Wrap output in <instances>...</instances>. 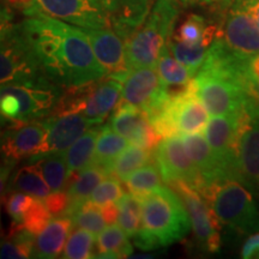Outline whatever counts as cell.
<instances>
[{"mask_svg": "<svg viewBox=\"0 0 259 259\" xmlns=\"http://www.w3.org/2000/svg\"><path fill=\"white\" fill-rule=\"evenodd\" d=\"M18 24L42 73L58 85L77 88L107 76L83 28L42 11Z\"/></svg>", "mask_w": 259, "mask_h": 259, "instance_id": "cell-1", "label": "cell"}, {"mask_svg": "<svg viewBox=\"0 0 259 259\" xmlns=\"http://www.w3.org/2000/svg\"><path fill=\"white\" fill-rule=\"evenodd\" d=\"M143 202L141 228L134 236L143 251L167 247L190 234L192 223L187 209L171 187L160 186L141 197Z\"/></svg>", "mask_w": 259, "mask_h": 259, "instance_id": "cell-2", "label": "cell"}, {"mask_svg": "<svg viewBox=\"0 0 259 259\" xmlns=\"http://www.w3.org/2000/svg\"><path fill=\"white\" fill-rule=\"evenodd\" d=\"M65 88L47 77L2 84V119L6 127L42 120L53 113Z\"/></svg>", "mask_w": 259, "mask_h": 259, "instance_id": "cell-3", "label": "cell"}, {"mask_svg": "<svg viewBox=\"0 0 259 259\" xmlns=\"http://www.w3.org/2000/svg\"><path fill=\"white\" fill-rule=\"evenodd\" d=\"M180 0H156L145 22L125 41L130 70L156 67L180 14Z\"/></svg>", "mask_w": 259, "mask_h": 259, "instance_id": "cell-4", "label": "cell"}, {"mask_svg": "<svg viewBox=\"0 0 259 259\" xmlns=\"http://www.w3.org/2000/svg\"><path fill=\"white\" fill-rule=\"evenodd\" d=\"M168 93L167 103L150 120L162 138L202 134L208 126L209 112L199 99L194 79L179 89L168 87Z\"/></svg>", "mask_w": 259, "mask_h": 259, "instance_id": "cell-5", "label": "cell"}, {"mask_svg": "<svg viewBox=\"0 0 259 259\" xmlns=\"http://www.w3.org/2000/svg\"><path fill=\"white\" fill-rule=\"evenodd\" d=\"M220 222L239 234L259 232V210L250 191L236 180H227L210 187L204 194Z\"/></svg>", "mask_w": 259, "mask_h": 259, "instance_id": "cell-6", "label": "cell"}, {"mask_svg": "<svg viewBox=\"0 0 259 259\" xmlns=\"http://www.w3.org/2000/svg\"><path fill=\"white\" fill-rule=\"evenodd\" d=\"M0 82L19 83L46 77L32 56L30 47L14 22L10 6L2 8V52H0Z\"/></svg>", "mask_w": 259, "mask_h": 259, "instance_id": "cell-7", "label": "cell"}, {"mask_svg": "<svg viewBox=\"0 0 259 259\" xmlns=\"http://www.w3.org/2000/svg\"><path fill=\"white\" fill-rule=\"evenodd\" d=\"M194 82L197 92L209 114L216 115H259V107L247 92L231 78L211 71L199 69Z\"/></svg>", "mask_w": 259, "mask_h": 259, "instance_id": "cell-8", "label": "cell"}, {"mask_svg": "<svg viewBox=\"0 0 259 259\" xmlns=\"http://www.w3.org/2000/svg\"><path fill=\"white\" fill-rule=\"evenodd\" d=\"M248 118V114L216 115L209 120L205 128V137L226 180L239 181V142Z\"/></svg>", "mask_w": 259, "mask_h": 259, "instance_id": "cell-9", "label": "cell"}, {"mask_svg": "<svg viewBox=\"0 0 259 259\" xmlns=\"http://www.w3.org/2000/svg\"><path fill=\"white\" fill-rule=\"evenodd\" d=\"M168 186L176 191L185 204L198 247L208 253H218L221 248V222L208 200L198 191L181 181H177Z\"/></svg>", "mask_w": 259, "mask_h": 259, "instance_id": "cell-10", "label": "cell"}, {"mask_svg": "<svg viewBox=\"0 0 259 259\" xmlns=\"http://www.w3.org/2000/svg\"><path fill=\"white\" fill-rule=\"evenodd\" d=\"M168 99V85L161 78L156 67L131 70L122 87L121 102L141 108L150 120L161 112Z\"/></svg>", "mask_w": 259, "mask_h": 259, "instance_id": "cell-11", "label": "cell"}, {"mask_svg": "<svg viewBox=\"0 0 259 259\" xmlns=\"http://www.w3.org/2000/svg\"><path fill=\"white\" fill-rule=\"evenodd\" d=\"M154 161L160 169L162 180L168 185L181 181L200 194L205 190L202 174L187 154L181 137L163 138L155 149Z\"/></svg>", "mask_w": 259, "mask_h": 259, "instance_id": "cell-12", "label": "cell"}, {"mask_svg": "<svg viewBox=\"0 0 259 259\" xmlns=\"http://www.w3.org/2000/svg\"><path fill=\"white\" fill-rule=\"evenodd\" d=\"M40 11L83 29L112 28L102 0H36Z\"/></svg>", "mask_w": 259, "mask_h": 259, "instance_id": "cell-13", "label": "cell"}, {"mask_svg": "<svg viewBox=\"0 0 259 259\" xmlns=\"http://www.w3.org/2000/svg\"><path fill=\"white\" fill-rule=\"evenodd\" d=\"M42 122L47 128L46 139L37 153L25 160L27 164L36 163L47 155L65 151L93 126L82 113L50 115L42 119Z\"/></svg>", "mask_w": 259, "mask_h": 259, "instance_id": "cell-14", "label": "cell"}, {"mask_svg": "<svg viewBox=\"0 0 259 259\" xmlns=\"http://www.w3.org/2000/svg\"><path fill=\"white\" fill-rule=\"evenodd\" d=\"M108 124L132 144L150 151H155L161 139H163L141 108L126 102H119L111 114Z\"/></svg>", "mask_w": 259, "mask_h": 259, "instance_id": "cell-15", "label": "cell"}, {"mask_svg": "<svg viewBox=\"0 0 259 259\" xmlns=\"http://www.w3.org/2000/svg\"><path fill=\"white\" fill-rule=\"evenodd\" d=\"M221 34L218 36L239 56L251 58L259 54V27L247 12L233 3L227 9Z\"/></svg>", "mask_w": 259, "mask_h": 259, "instance_id": "cell-16", "label": "cell"}, {"mask_svg": "<svg viewBox=\"0 0 259 259\" xmlns=\"http://www.w3.org/2000/svg\"><path fill=\"white\" fill-rule=\"evenodd\" d=\"M88 36L94 53L105 67L108 76L116 77L125 82L131 72L126 61L125 41L113 28L83 29Z\"/></svg>", "mask_w": 259, "mask_h": 259, "instance_id": "cell-17", "label": "cell"}, {"mask_svg": "<svg viewBox=\"0 0 259 259\" xmlns=\"http://www.w3.org/2000/svg\"><path fill=\"white\" fill-rule=\"evenodd\" d=\"M47 128L42 120L6 127L2 135V154L4 162L16 164L36 154L44 144Z\"/></svg>", "mask_w": 259, "mask_h": 259, "instance_id": "cell-18", "label": "cell"}, {"mask_svg": "<svg viewBox=\"0 0 259 259\" xmlns=\"http://www.w3.org/2000/svg\"><path fill=\"white\" fill-rule=\"evenodd\" d=\"M239 183L255 192L259 189V116L248 118L238 150Z\"/></svg>", "mask_w": 259, "mask_h": 259, "instance_id": "cell-19", "label": "cell"}, {"mask_svg": "<svg viewBox=\"0 0 259 259\" xmlns=\"http://www.w3.org/2000/svg\"><path fill=\"white\" fill-rule=\"evenodd\" d=\"M181 139L185 145L187 154L193 161V163L196 164V167L198 168L204 183H205V190L202 196L208 192L210 187L227 181L219 166V162L212 153L208 139L204 138L202 134L184 135L181 136Z\"/></svg>", "mask_w": 259, "mask_h": 259, "instance_id": "cell-20", "label": "cell"}, {"mask_svg": "<svg viewBox=\"0 0 259 259\" xmlns=\"http://www.w3.org/2000/svg\"><path fill=\"white\" fill-rule=\"evenodd\" d=\"M155 0H119L111 14L112 28L126 41L144 23L150 14Z\"/></svg>", "mask_w": 259, "mask_h": 259, "instance_id": "cell-21", "label": "cell"}, {"mask_svg": "<svg viewBox=\"0 0 259 259\" xmlns=\"http://www.w3.org/2000/svg\"><path fill=\"white\" fill-rule=\"evenodd\" d=\"M73 221L69 216L51 220L46 228L36 236L32 257L58 258L65 248Z\"/></svg>", "mask_w": 259, "mask_h": 259, "instance_id": "cell-22", "label": "cell"}, {"mask_svg": "<svg viewBox=\"0 0 259 259\" xmlns=\"http://www.w3.org/2000/svg\"><path fill=\"white\" fill-rule=\"evenodd\" d=\"M127 138L115 132L109 124L103 125L97 138L92 164L101 167L108 177L112 176L113 162L127 148Z\"/></svg>", "mask_w": 259, "mask_h": 259, "instance_id": "cell-23", "label": "cell"}, {"mask_svg": "<svg viewBox=\"0 0 259 259\" xmlns=\"http://www.w3.org/2000/svg\"><path fill=\"white\" fill-rule=\"evenodd\" d=\"M105 177H108L106 171L101 167L95 166V164H89L88 167L79 170L78 176L74 178L72 183L70 184L69 190H67L70 205L64 216H70L80 204L88 200L90 194L96 189V186L105 179Z\"/></svg>", "mask_w": 259, "mask_h": 259, "instance_id": "cell-24", "label": "cell"}, {"mask_svg": "<svg viewBox=\"0 0 259 259\" xmlns=\"http://www.w3.org/2000/svg\"><path fill=\"white\" fill-rule=\"evenodd\" d=\"M101 125H95L87 130L80 137L66 150L67 169L69 179L71 174L82 170L83 168L92 164L94 154H95L96 142L101 132Z\"/></svg>", "mask_w": 259, "mask_h": 259, "instance_id": "cell-25", "label": "cell"}, {"mask_svg": "<svg viewBox=\"0 0 259 259\" xmlns=\"http://www.w3.org/2000/svg\"><path fill=\"white\" fill-rule=\"evenodd\" d=\"M96 258H127L132 254V245L121 227L109 225L97 235Z\"/></svg>", "mask_w": 259, "mask_h": 259, "instance_id": "cell-26", "label": "cell"}, {"mask_svg": "<svg viewBox=\"0 0 259 259\" xmlns=\"http://www.w3.org/2000/svg\"><path fill=\"white\" fill-rule=\"evenodd\" d=\"M218 34L215 24H209L203 16L191 14L179 25L174 38L189 45H206L210 47Z\"/></svg>", "mask_w": 259, "mask_h": 259, "instance_id": "cell-27", "label": "cell"}, {"mask_svg": "<svg viewBox=\"0 0 259 259\" xmlns=\"http://www.w3.org/2000/svg\"><path fill=\"white\" fill-rule=\"evenodd\" d=\"M9 191H21L36 198L45 199L52 190L36 164H28L12 174L6 193Z\"/></svg>", "mask_w": 259, "mask_h": 259, "instance_id": "cell-28", "label": "cell"}, {"mask_svg": "<svg viewBox=\"0 0 259 259\" xmlns=\"http://www.w3.org/2000/svg\"><path fill=\"white\" fill-rule=\"evenodd\" d=\"M153 158L154 154L150 150L135 144L130 145L113 162L112 177L125 181L130 174L145 166Z\"/></svg>", "mask_w": 259, "mask_h": 259, "instance_id": "cell-29", "label": "cell"}, {"mask_svg": "<svg viewBox=\"0 0 259 259\" xmlns=\"http://www.w3.org/2000/svg\"><path fill=\"white\" fill-rule=\"evenodd\" d=\"M36 166L47 181L48 186L53 191H61L69 180V169H67L66 150L60 153L47 155L42 160L36 162Z\"/></svg>", "mask_w": 259, "mask_h": 259, "instance_id": "cell-30", "label": "cell"}, {"mask_svg": "<svg viewBox=\"0 0 259 259\" xmlns=\"http://www.w3.org/2000/svg\"><path fill=\"white\" fill-rule=\"evenodd\" d=\"M119 206V226L124 229L128 238H134L141 228L143 202L134 193H124L116 202Z\"/></svg>", "mask_w": 259, "mask_h": 259, "instance_id": "cell-31", "label": "cell"}, {"mask_svg": "<svg viewBox=\"0 0 259 259\" xmlns=\"http://www.w3.org/2000/svg\"><path fill=\"white\" fill-rule=\"evenodd\" d=\"M168 48L170 53L190 71L191 76L194 77L205 61L209 46L189 45L173 37L168 42Z\"/></svg>", "mask_w": 259, "mask_h": 259, "instance_id": "cell-32", "label": "cell"}, {"mask_svg": "<svg viewBox=\"0 0 259 259\" xmlns=\"http://www.w3.org/2000/svg\"><path fill=\"white\" fill-rule=\"evenodd\" d=\"M156 69L161 78L168 87L185 85L193 79L190 71L170 53L169 48L164 47L160 58H158Z\"/></svg>", "mask_w": 259, "mask_h": 259, "instance_id": "cell-33", "label": "cell"}, {"mask_svg": "<svg viewBox=\"0 0 259 259\" xmlns=\"http://www.w3.org/2000/svg\"><path fill=\"white\" fill-rule=\"evenodd\" d=\"M161 180L162 177L157 164L151 163L138 168L134 173L130 174L127 179L125 180V184L130 192L141 198L162 186Z\"/></svg>", "mask_w": 259, "mask_h": 259, "instance_id": "cell-34", "label": "cell"}, {"mask_svg": "<svg viewBox=\"0 0 259 259\" xmlns=\"http://www.w3.org/2000/svg\"><path fill=\"white\" fill-rule=\"evenodd\" d=\"M69 218L72 219L73 225L87 229L95 235H99L107 226L101 211V205H97L89 199L80 204Z\"/></svg>", "mask_w": 259, "mask_h": 259, "instance_id": "cell-35", "label": "cell"}, {"mask_svg": "<svg viewBox=\"0 0 259 259\" xmlns=\"http://www.w3.org/2000/svg\"><path fill=\"white\" fill-rule=\"evenodd\" d=\"M95 234L84 228L76 229L67 239L63 258L66 259H89L95 258Z\"/></svg>", "mask_w": 259, "mask_h": 259, "instance_id": "cell-36", "label": "cell"}, {"mask_svg": "<svg viewBox=\"0 0 259 259\" xmlns=\"http://www.w3.org/2000/svg\"><path fill=\"white\" fill-rule=\"evenodd\" d=\"M36 200V197L21 192V191H9L5 194V209L11 216L12 222L21 225L24 215Z\"/></svg>", "mask_w": 259, "mask_h": 259, "instance_id": "cell-37", "label": "cell"}, {"mask_svg": "<svg viewBox=\"0 0 259 259\" xmlns=\"http://www.w3.org/2000/svg\"><path fill=\"white\" fill-rule=\"evenodd\" d=\"M51 212L45 205L44 200L37 198L34 205L25 213L21 225L34 235H38L51 222Z\"/></svg>", "mask_w": 259, "mask_h": 259, "instance_id": "cell-38", "label": "cell"}, {"mask_svg": "<svg viewBox=\"0 0 259 259\" xmlns=\"http://www.w3.org/2000/svg\"><path fill=\"white\" fill-rule=\"evenodd\" d=\"M124 194L122 187L119 183V179L116 178H109V179L103 180L96 189L90 194V202L97 204V205H105L108 203H115L120 199V197Z\"/></svg>", "mask_w": 259, "mask_h": 259, "instance_id": "cell-39", "label": "cell"}, {"mask_svg": "<svg viewBox=\"0 0 259 259\" xmlns=\"http://www.w3.org/2000/svg\"><path fill=\"white\" fill-rule=\"evenodd\" d=\"M42 200L52 216H64L70 205L69 194L63 191H54L53 193H50Z\"/></svg>", "mask_w": 259, "mask_h": 259, "instance_id": "cell-40", "label": "cell"}, {"mask_svg": "<svg viewBox=\"0 0 259 259\" xmlns=\"http://www.w3.org/2000/svg\"><path fill=\"white\" fill-rule=\"evenodd\" d=\"M241 257L246 259L259 258V232L251 234L242 246Z\"/></svg>", "mask_w": 259, "mask_h": 259, "instance_id": "cell-41", "label": "cell"}, {"mask_svg": "<svg viewBox=\"0 0 259 259\" xmlns=\"http://www.w3.org/2000/svg\"><path fill=\"white\" fill-rule=\"evenodd\" d=\"M5 3L12 9L22 11L25 16H30L34 12L40 11L36 0H5Z\"/></svg>", "mask_w": 259, "mask_h": 259, "instance_id": "cell-42", "label": "cell"}, {"mask_svg": "<svg viewBox=\"0 0 259 259\" xmlns=\"http://www.w3.org/2000/svg\"><path fill=\"white\" fill-rule=\"evenodd\" d=\"M233 0H180V4L185 8L189 6H215L227 10Z\"/></svg>", "mask_w": 259, "mask_h": 259, "instance_id": "cell-43", "label": "cell"}, {"mask_svg": "<svg viewBox=\"0 0 259 259\" xmlns=\"http://www.w3.org/2000/svg\"><path fill=\"white\" fill-rule=\"evenodd\" d=\"M232 3L247 12L259 27V0H233Z\"/></svg>", "mask_w": 259, "mask_h": 259, "instance_id": "cell-44", "label": "cell"}, {"mask_svg": "<svg viewBox=\"0 0 259 259\" xmlns=\"http://www.w3.org/2000/svg\"><path fill=\"white\" fill-rule=\"evenodd\" d=\"M250 83H259V54L248 59L246 67V88Z\"/></svg>", "mask_w": 259, "mask_h": 259, "instance_id": "cell-45", "label": "cell"}, {"mask_svg": "<svg viewBox=\"0 0 259 259\" xmlns=\"http://www.w3.org/2000/svg\"><path fill=\"white\" fill-rule=\"evenodd\" d=\"M101 211L103 215V219L107 223V226L114 225L119 219V206L118 204L108 203L105 205H101Z\"/></svg>", "mask_w": 259, "mask_h": 259, "instance_id": "cell-46", "label": "cell"}, {"mask_svg": "<svg viewBox=\"0 0 259 259\" xmlns=\"http://www.w3.org/2000/svg\"><path fill=\"white\" fill-rule=\"evenodd\" d=\"M246 92H247L248 95L253 102L259 107V83H250L246 88Z\"/></svg>", "mask_w": 259, "mask_h": 259, "instance_id": "cell-47", "label": "cell"}, {"mask_svg": "<svg viewBox=\"0 0 259 259\" xmlns=\"http://www.w3.org/2000/svg\"><path fill=\"white\" fill-rule=\"evenodd\" d=\"M103 4H105L106 9L108 10L109 15L112 14V12H114V10L116 9V6H118V3L119 0H102Z\"/></svg>", "mask_w": 259, "mask_h": 259, "instance_id": "cell-48", "label": "cell"}]
</instances>
